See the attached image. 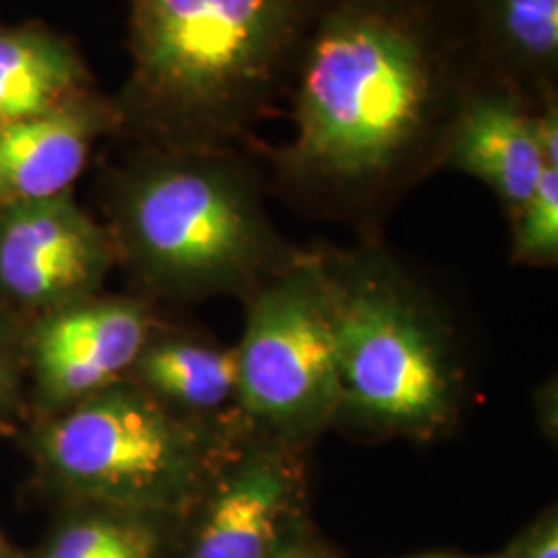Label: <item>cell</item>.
Listing matches in <instances>:
<instances>
[{
	"label": "cell",
	"mask_w": 558,
	"mask_h": 558,
	"mask_svg": "<svg viewBox=\"0 0 558 558\" xmlns=\"http://www.w3.org/2000/svg\"><path fill=\"white\" fill-rule=\"evenodd\" d=\"M476 80L456 0H325L288 94L294 133L265 154L290 193L368 207L437 168Z\"/></svg>",
	"instance_id": "obj_1"
},
{
	"label": "cell",
	"mask_w": 558,
	"mask_h": 558,
	"mask_svg": "<svg viewBox=\"0 0 558 558\" xmlns=\"http://www.w3.org/2000/svg\"><path fill=\"white\" fill-rule=\"evenodd\" d=\"M122 126L147 147H239L288 98L325 0H126Z\"/></svg>",
	"instance_id": "obj_2"
},
{
	"label": "cell",
	"mask_w": 558,
	"mask_h": 558,
	"mask_svg": "<svg viewBox=\"0 0 558 558\" xmlns=\"http://www.w3.org/2000/svg\"><path fill=\"white\" fill-rule=\"evenodd\" d=\"M108 230L119 260L172 299L253 292L299 253L239 147H149L120 172Z\"/></svg>",
	"instance_id": "obj_3"
},
{
	"label": "cell",
	"mask_w": 558,
	"mask_h": 558,
	"mask_svg": "<svg viewBox=\"0 0 558 558\" xmlns=\"http://www.w3.org/2000/svg\"><path fill=\"white\" fill-rule=\"evenodd\" d=\"M242 428L180 414L122 379L44 416L29 449L46 484L77 505L172 519L189 515L239 456Z\"/></svg>",
	"instance_id": "obj_4"
},
{
	"label": "cell",
	"mask_w": 558,
	"mask_h": 558,
	"mask_svg": "<svg viewBox=\"0 0 558 558\" xmlns=\"http://www.w3.org/2000/svg\"><path fill=\"white\" fill-rule=\"evenodd\" d=\"M331 281L341 412L416 439L447 428L459 375L445 331L380 248L323 253Z\"/></svg>",
	"instance_id": "obj_5"
},
{
	"label": "cell",
	"mask_w": 558,
	"mask_h": 558,
	"mask_svg": "<svg viewBox=\"0 0 558 558\" xmlns=\"http://www.w3.org/2000/svg\"><path fill=\"white\" fill-rule=\"evenodd\" d=\"M239 345V412L251 433L300 445L341 414L331 281L302 253L255 288Z\"/></svg>",
	"instance_id": "obj_6"
},
{
	"label": "cell",
	"mask_w": 558,
	"mask_h": 558,
	"mask_svg": "<svg viewBox=\"0 0 558 558\" xmlns=\"http://www.w3.org/2000/svg\"><path fill=\"white\" fill-rule=\"evenodd\" d=\"M119 260L106 226L73 193L0 207V302L40 319L100 294Z\"/></svg>",
	"instance_id": "obj_7"
},
{
	"label": "cell",
	"mask_w": 558,
	"mask_h": 558,
	"mask_svg": "<svg viewBox=\"0 0 558 558\" xmlns=\"http://www.w3.org/2000/svg\"><path fill=\"white\" fill-rule=\"evenodd\" d=\"M299 445L244 442L214 480L195 515L184 558H278L306 538V482Z\"/></svg>",
	"instance_id": "obj_8"
},
{
	"label": "cell",
	"mask_w": 558,
	"mask_h": 558,
	"mask_svg": "<svg viewBox=\"0 0 558 558\" xmlns=\"http://www.w3.org/2000/svg\"><path fill=\"white\" fill-rule=\"evenodd\" d=\"M151 336L149 311L120 296L98 294L29 320L23 356L41 418L126 379Z\"/></svg>",
	"instance_id": "obj_9"
},
{
	"label": "cell",
	"mask_w": 558,
	"mask_h": 558,
	"mask_svg": "<svg viewBox=\"0 0 558 558\" xmlns=\"http://www.w3.org/2000/svg\"><path fill=\"white\" fill-rule=\"evenodd\" d=\"M536 104L499 81L476 80L449 122L437 168L484 182L509 220L532 197L544 166L534 129Z\"/></svg>",
	"instance_id": "obj_10"
},
{
	"label": "cell",
	"mask_w": 558,
	"mask_h": 558,
	"mask_svg": "<svg viewBox=\"0 0 558 558\" xmlns=\"http://www.w3.org/2000/svg\"><path fill=\"white\" fill-rule=\"evenodd\" d=\"M114 100L87 89L34 119L0 126V207L69 193L96 141L120 133Z\"/></svg>",
	"instance_id": "obj_11"
},
{
	"label": "cell",
	"mask_w": 558,
	"mask_h": 558,
	"mask_svg": "<svg viewBox=\"0 0 558 558\" xmlns=\"http://www.w3.org/2000/svg\"><path fill=\"white\" fill-rule=\"evenodd\" d=\"M478 80L558 94V0H456Z\"/></svg>",
	"instance_id": "obj_12"
},
{
	"label": "cell",
	"mask_w": 558,
	"mask_h": 558,
	"mask_svg": "<svg viewBox=\"0 0 558 558\" xmlns=\"http://www.w3.org/2000/svg\"><path fill=\"white\" fill-rule=\"evenodd\" d=\"M239 348L186 336H151L126 379L186 416L239 410ZM240 414V412H239Z\"/></svg>",
	"instance_id": "obj_13"
},
{
	"label": "cell",
	"mask_w": 558,
	"mask_h": 558,
	"mask_svg": "<svg viewBox=\"0 0 558 558\" xmlns=\"http://www.w3.org/2000/svg\"><path fill=\"white\" fill-rule=\"evenodd\" d=\"M92 89L80 52L41 27L0 29V126L34 119Z\"/></svg>",
	"instance_id": "obj_14"
},
{
	"label": "cell",
	"mask_w": 558,
	"mask_h": 558,
	"mask_svg": "<svg viewBox=\"0 0 558 558\" xmlns=\"http://www.w3.org/2000/svg\"><path fill=\"white\" fill-rule=\"evenodd\" d=\"M160 515L101 505H80L44 546L40 558H160L166 523Z\"/></svg>",
	"instance_id": "obj_15"
},
{
	"label": "cell",
	"mask_w": 558,
	"mask_h": 558,
	"mask_svg": "<svg viewBox=\"0 0 558 558\" xmlns=\"http://www.w3.org/2000/svg\"><path fill=\"white\" fill-rule=\"evenodd\" d=\"M513 260L525 265H557L558 166H544L532 197L511 220Z\"/></svg>",
	"instance_id": "obj_16"
},
{
	"label": "cell",
	"mask_w": 558,
	"mask_h": 558,
	"mask_svg": "<svg viewBox=\"0 0 558 558\" xmlns=\"http://www.w3.org/2000/svg\"><path fill=\"white\" fill-rule=\"evenodd\" d=\"M23 329L0 320V433L13 430L23 412Z\"/></svg>",
	"instance_id": "obj_17"
},
{
	"label": "cell",
	"mask_w": 558,
	"mask_h": 558,
	"mask_svg": "<svg viewBox=\"0 0 558 558\" xmlns=\"http://www.w3.org/2000/svg\"><path fill=\"white\" fill-rule=\"evenodd\" d=\"M507 550L513 558H558L557 513H544Z\"/></svg>",
	"instance_id": "obj_18"
},
{
	"label": "cell",
	"mask_w": 558,
	"mask_h": 558,
	"mask_svg": "<svg viewBox=\"0 0 558 558\" xmlns=\"http://www.w3.org/2000/svg\"><path fill=\"white\" fill-rule=\"evenodd\" d=\"M278 558H336V555L329 548H325L313 534H308Z\"/></svg>",
	"instance_id": "obj_19"
},
{
	"label": "cell",
	"mask_w": 558,
	"mask_h": 558,
	"mask_svg": "<svg viewBox=\"0 0 558 558\" xmlns=\"http://www.w3.org/2000/svg\"><path fill=\"white\" fill-rule=\"evenodd\" d=\"M405 558H513L511 557V553L505 548L502 553H497V555H488V557H459V555H445V553H430V555H416V557H405Z\"/></svg>",
	"instance_id": "obj_20"
},
{
	"label": "cell",
	"mask_w": 558,
	"mask_h": 558,
	"mask_svg": "<svg viewBox=\"0 0 558 558\" xmlns=\"http://www.w3.org/2000/svg\"><path fill=\"white\" fill-rule=\"evenodd\" d=\"M0 558H20L17 550L0 534Z\"/></svg>",
	"instance_id": "obj_21"
}]
</instances>
